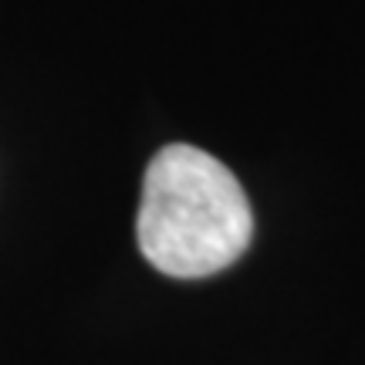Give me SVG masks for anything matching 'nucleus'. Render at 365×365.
<instances>
[{"instance_id":"1","label":"nucleus","mask_w":365,"mask_h":365,"mask_svg":"<svg viewBox=\"0 0 365 365\" xmlns=\"http://www.w3.org/2000/svg\"><path fill=\"white\" fill-rule=\"evenodd\" d=\"M139 250L156 271L196 281L244 257L254 213L237 176L196 145L159 149L143 180Z\"/></svg>"}]
</instances>
